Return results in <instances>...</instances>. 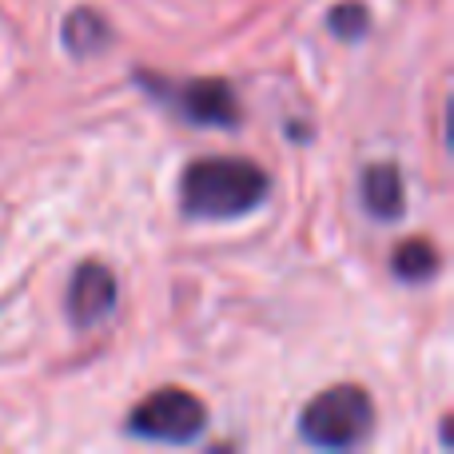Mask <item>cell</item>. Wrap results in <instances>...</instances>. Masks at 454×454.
<instances>
[{
	"label": "cell",
	"instance_id": "cell-1",
	"mask_svg": "<svg viewBox=\"0 0 454 454\" xmlns=\"http://www.w3.org/2000/svg\"><path fill=\"white\" fill-rule=\"evenodd\" d=\"M271 196V176L247 156H200L180 176V207L192 220H239Z\"/></svg>",
	"mask_w": 454,
	"mask_h": 454
},
{
	"label": "cell",
	"instance_id": "cell-2",
	"mask_svg": "<svg viewBox=\"0 0 454 454\" xmlns=\"http://www.w3.org/2000/svg\"><path fill=\"white\" fill-rule=\"evenodd\" d=\"M375 427V403L359 383H339L319 391L299 411V434L319 450H351Z\"/></svg>",
	"mask_w": 454,
	"mask_h": 454
},
{
	"label": "cell",
	"instance_id": "cell-3",
	"mask_svg": "<svg viewBox=\"0 0 454 454\" xmlns=\"http://www.w3.org/2000/svg\"><path fill=\"white\" fill-rule=\"evenodd\" d=\"M144 88H148L156 100H164L172 112H180L188 124L200 128H239V104L227 80H164L152 76V72H136Z\"/></svg>",
	"mask_w": 454,
	"mask_h": 454
},
{
	"label": "cell",
	"instance_id": "cell-4",
	"mask_svg": "<svg viewBox=\"0 0 454 454\" xmlns=\"http://www.w3.org/2000/svg\"><path fill=\"white\" fill-rule=\"evenodd\" d=\"M128 431L148 442H196L207 431V407L184 387H160L128 415Z\"/></svg>",
	"mask_w": 454,
	"mask_h": 454
},
{
	"label": "cell",
	"instance_id": "cell-5",
	"mask_svg": "<svg viewBox=\"0 0 454 454\" xmlns=\"http://www.w3.org/2000/svg\"><path fill=\"white\" fill-rule=\"evenodd\" d=\"M116 295H120L116 271L108 263H100V259H84L68 279V303H64L68 323L76 331H92L96 323H104L116 311Z\"/></svg>",
	"mask_w": 454,
	"mask_h": 454
},
{
	"label": "cell",
	"instance_id": "cell-6",
	"mask_svg": "<svg viewBox=\"0 0 454 454\" xmlns=\"http://www.w3.org/2000/svg\"><path fill=\"white\" fill-rule=\"evenodd\" d=\"M363 207H367L371 220L379 223H391L407 212V188H403V172L395 164H371L363 168Z\"/></svg>",
	"mask_w": 454,
	"mask_h": 454
},
{
	"label": "cell",
	"instance_id": "cell-7",
	"mask_svg": "<svg viewBox=\"0 0 454 454\" xmlns=\"http://www.w3.org/2000/svg\"><path fill=\"white\" fill-rule=\"evenodd\" d=\"M439 247L431 239H403L391 255V271L399 275L403 283H427L439 275Z\"/></svg>",
	"mask_w": 454,
	"mask_h": 454
},
{
	"label": "cell",
	"instance_id": "cell-8",
	"mask_svg": "<svg viewBox=\"0 0 454 454\" xmlns=\"http://www.w3.org/2000/svg\"><path fill=\"white\" fill-rule=\"evenodd\" d=\"M64 48L72 56H96L108 44V20H104L96 8H76V12L64 20Z\"/></svg>",
	"mask_w": 454,
	"mask_h": 454
},
{
	"label": "cell",
	"instance_id": "cell-9",
	"mask_svg": "<svg viewBox=\"0 0 454 454\" xmlns=\"http://www.w3.org/2000/svg\"><path fill=\"white\" fill-rule=\"evenodd\" d=\"M327 28L335 32L339 40H363L371 28V12L363 0H339L327 12Z\"/></svg>",
	"mask_w": 454,
	"mask_h": 454
}]
</instances>
